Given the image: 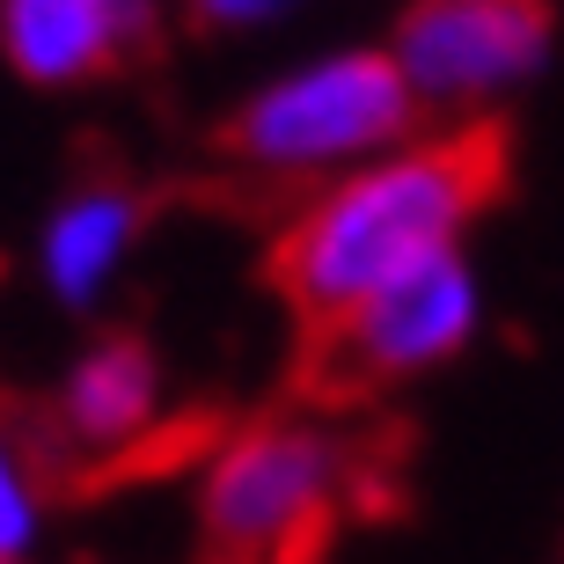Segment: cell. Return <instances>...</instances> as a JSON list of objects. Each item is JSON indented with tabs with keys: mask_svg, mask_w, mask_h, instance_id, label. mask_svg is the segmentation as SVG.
Masks as SVG:
<instances>
[{
	"mask_svg": "<svg viewBox=\"0 0 564 564\" xmlns=\"http://www.w3.org/2000/svg\"><path fill=\"white\" fill-rule=\"evenodd\" d=\"M506 154L513 147L499 118H455L447 132H411L403 147L315 184L264 257L293 323L308 337L330 330L389 279L462 250V235L499 206Z\"/></svg>",
	"mask_w": 564,
	"mask_h": 564,
	"instance_id": "6da1fadb",
	"label": "cell"
},
{
	"mask_svg": "<svg viewBox=\"0 0 564 564\" xmlns=\"http://www.w3.org/2000/svg\"><path fill=\"white\" fill-rule=\"evenodd\" d=\"M419 118L425 104L411 96L389 44H345L330 59L286 66L264 88H250L220 147L272 184H330L345 169L403 147Z\"/></svg>",
	"mask_w": 564,
	"mask_h": 564,
	"instance_id": "7a4b0ae2",
	"label": "cell"
},
{
	"mask_svg": "<svg viewBox=\"0 0 564 564\" xmlns=\"http://www.w3.org/2000/svg\"><path fill=\"white\" fill-rule=\"evenodd\" d=\"M352 447L323 419H257L220 440L198 477V535L220 564H286L345 499Z\"/></svg>",
	"mask_w": 564,
	"mask_h": 564,
	"instance_id": "3957f363",
	"label": "cell"
},
{
	"mask_svg": "<svg viewBox=\"0 0 564 564\" xmlns=\"http://www.w3.org/2000/svg\"><path fill=\"white\" fill-rule=\"evenodd\" d=\"M477 323H484L477 264L462 250L425 257L419 272L389 279L352 315H337L330 330L308 337V397L337 403V411H359V403H375L389 389H403V381L462 359Z\"/></svg>",
	"mask_w": 564,
	"mask_h": 564,
	"instance_id": "277c9868",
	"label": "cell"
},
{
	"mask_svg": "<svg viewBox=\"0 0 564 564\" xmlns=\"http://www.w3.org/2000/svg\"><path fill=\"white\" fill-rule=\"evenodd\" d=\"M557 52L550 0H403L389 22V59L425 110L484 118L513 88H528Z\"/></svg>",
	"mask_w": 564,
	"mask_h": 564,
	"instance_id": "5b68a950",
	"label": "cell"
},
{
	"mask_svg": "<svg viewBox=\"0 0 564 564\" xmlns=\"http://www.w3.org/2000/svg\"><path fill=\"white\" fill-rule=\"evenodd\" d=\"M140 22H126L110 0H0V52L22 82L74 88L104 74L132 44Z\"/></svg>",
	"mask_w": 564,
	"mask_h": 564,
	"instance_id": "8992f818",
	"label": "cell"
},
{
	"mask_svg": "<svg viewBox=\"0 0 564 564\" xmlns=\"http://www.w3.org/2000/svg\"><path fill=\"white\" fill-rule=\"evenodd\" d=\"M140 242V198L126 184H82L52 220H44L37 264L59 308H88L104 301V286L118 279V264Z\"/></svg>",
	"mask_w": 564,
	"mask_h": 564,
	"instance_id": "52a82bcc",
	"label": "cell"
},
{
	"mask_svg": "<svg viewBox=\"0 0 564 564\" xmlns=\"http://www.w3.org/2000/svg\"><path fill=\"white\" fill-rule=\"evenodd\" d=\"M162 411V367L140 337H104L59 381V425L74 447H132Z\"/></svg>",
	"mask_w": 564,
	"mask_h": 564,
	"instance_id": "ba28073f",
	"label": "cell"
},
{
	"mask_svg": "<svg viewBox=\"0 0 564 564\" xmlns=\"http://www.w3.org/2000/svg\"><path fill=\"white\" fill-rule=\"evenodd\" d=\"M44 528V499H37V469H30V447H22L8 425H0V557H30Z\"/></svg>",
	"mask_w": 564,
	"mask_h": 564,
	"instance_id": "9c48e42d",
	"label": "cell"
},
{
	"mask_svg": "<svg viewBox=\"0 0 564 564\" xmlns=\"http://www.w3.org/2000/svg\"><path fill=\"white\" fill-rule=\"evenodd\" d=\"M191 22H206V30H264V22L293 15L301 0H184Z\"/></svg>",
	"mask_w": 564,
	"mask_h": 564,
	"instance_id": "30bf717a",
	"label": "cell"
},
{
	"mask_svg": "<svg viewBox=\"0 0 564 564\" xmlns=\"http://www.w3.org/2000/svg\"><path fill=\"white\" fill-rule=\"evenodd\" d=\"M110 8H118L126 22H147V15H154V0H110Z\"/></svg>",
	"mask_w": 564,
	"mask_h": 564,
	"instance_id": "8fae6325",
	"label": "cell"
},
{
	"mask_svg": "<svg viewBox=\"0 0 564 564\" xmlns=\"http://www.w3.org/2000/svg\"><path fill=\"white\" fill-rule=\"evenodd\" d=\"M0 564H15V557H0Z\"/></svg>",
	"mask_w": 564,
	"mask_h": 564,
	"instance_id": "7c38bea8",
	"label": "cell"
}]
</instances>
